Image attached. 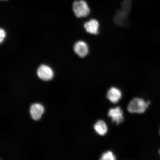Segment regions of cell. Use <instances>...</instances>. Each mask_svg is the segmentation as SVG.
Returning <instances> with one entry per match:
<instances>
[{
  "mask_svg": "<svg viewBox=\"0 0 160 160\" xmlns=\"http://www.w3.org/2000/svg\"><path fill=\"white\" fill-rule=\"evenodd\" d=\"M149 104V102H147L143 99L135 98L128 105V111L131 113H142L147 109Z\"/></svg>",
  "mask_w": 160,
  "mask_h": 160,
  "instance_id": "1",
  "label": "cell"
},
{
  "mask_svg": "<svg viewBox=\"0 0 160 160\" xmlns=\"http://www.w3.org/2000/svg\"><path fill=\"white\" fill-rule=\"evenodd\" d=\"M72 9L75 16L78 18L87 17L90 12L89 6L85 0H77L74 2Z\"/></svg>",
  "mask_w": 160,
  "mask_h": 160,
  "instance_id": "2",
  "label": "cell"
},
{
  "mask_svg": "<svg viewBox=\"0 0 160 160\" xmlns=\"http://www.w3.org/2000/svg\"><path fill=\"white\" fill-rule=\"evenodd\" d=\"M38 77L44 81H48L52 79L53 72L51 68L47 65H42L40 66L37 71Z\"/></svg>",
  "mask_w": 160,
  "mask_h": 160,
  "instance_id": "3",
  "label": "cell"
},
{
  "mask_svg": "<svg viewBox=\"0 0 160 160\" xmlns=\"http://www.w3.org/2000/svg\"><path fill=\"white\" fill-rule=\"evenodd\" d=\"M108 115L111 118L112 121L117 125H119L123 121V112L120 107L110 109Z\"/></svg>",
  "mask_w": 160,
  "mask_h": 160,
  "instance_id": "4",
  "label": "cell"
},
{
  "mask_svg": "<svg viewBox=\"0 0 160 160\" xmlns=\"http://www.w3.org/2000/svg\"><path fill=\"white\" fill-rule=\"evenodd\" d=\"M44 112V108L41 104L34 103L30 107V115L34 121H38L41 119Z\"/></svg>",
  "mask_w": 160,
  "mask_h": 160,
  "instance_id": "5",
  "label": "cell"
},
{
  "mask_svg": "<svg viewBox=\"0 0 160 160\" xmlns=\"http://www.w3.org/2000/svg\"><path fill=\"white\" fill-rule=\"evenodd\" d=\"M75 53L79 57H86L89 53V48L87 43L83 41H79L76 42L74 46Z\"/></svg>",
  "mask_w": 160,
  "mask_h": 160,
  "instance_id": "6",
  "label": "cell"
},
{
  "mask_svg": "<svg viewBox=\"0 0 160 160\" xmlns=\"http://www.w3.org/2000/svg\"><path fill=\"white\" fill-rule=\"evenodd\" d=\"M99 27L98 21L95 19L90 20L84 25L86 31L93 35H97L99 33Z\"/></svg>",
  "mask_w": 160,
  "mask_h": 160,
  "instance_id": "7",
  "label": "cell"
},
{
  "mask_svg": "<svg viewBox=\"0 0 160 160\" xmlns=\"http://www.w3.org/2000/svg\"><path fill=\"white\" fill-rule=\"evenodd\" d=\"M122 96L121 92L119 89L112 87L108 92L107 98L111 102L115 103L121 98Z\"/></svg>",
  "mask_w": 160,
  "mask_h": 160,
  "instance_id": "8",
  "label": "cell"
},
{
  "mask_svg": "<svg viewBox=\"0 0 160 160\" xmlns=\"http://www.w3.org/2000/svg\"><path fill=\"white\" fill-rule=\"evenodd\" d=\"M94 128L98 134L100 135L103 136L107 133L108 127L105 122L102 121H98L94 126Z\"/></svg>",
  "mask_w": 160,
  "mask_h": 160,
  "instance_id": "9",
  "label": "cell"
},
{
  "mask_svg": "<svg viewBox=\"0 0 160 160\" xmlns=\"http://www.w3.org/2000/svg\"><path fill=\"white\" fill-rule=\"evenodd\" d=\"M116 159L115 156L112 152L108 151L103 153L101 156V160H114Z\"/></svg>",
  "mask_w": 160,
  "mask_h": 160,
  "instance_id": "10",
  "label": "cell"
},
{
  "mask_svg": "<svg viewBox=\"0 0 160 160\" xmlns=\"http://www.w3.org/2000/svg\"><path fill=\"white\" fill-rule=\"evenodd\" d=\"M6 36V33L4 30L1 29L0 30V43H1L3 41Z\"/></svg>",
  "mask_w": 160,
  "mask_h": 160,
  "instance_id": "11",
  "label": "cell"
},
{
  "mask_svg": "<svg viewBox=\"0 0 160 160\" xmlns=\"http://www.w3.org/2000/svg\"><path fill=\"white\" fill-rule=\"evenodd\" d=\"M5 1H7V0H5Z\"/></svg>",
  "mask_w": 160,
  "mask_h": 160,
  "instance_id": "12",
  "label": "cell"
},
{
  "mask_svg": "<svg viewBox=\"0 0 160 160\" xmlns=\"http://www.w3.org/2000/svg\"></svg>",
  "mask_w": 160,
  "mask_h": 160,
  "instance_id": "13",
  "label": "cell"
},
{
  "mask_svg": "<svg viewBox=\"0 0 160 160\" xmlns=\"http://www.w3.org/2000/svg\"></svg>",
  "mask_w": 160,
  "mask_h": 160,
  "instance_id": "14",
  "label": "cell"
}]
</instances>
